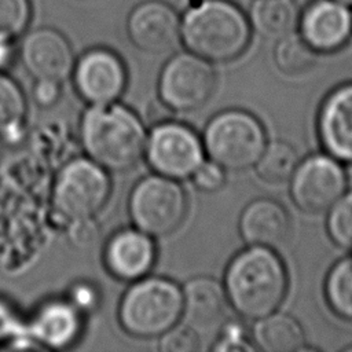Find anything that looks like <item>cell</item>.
I'll return each mask as SVG.
<instances>
[{
  "label": "cell",
  "mask_w": 352,
  "mask_h": 352,
  "mask_svg": "<svg viewBox=\"0 0 352 352\" xmlns=\"http://www.w3.org/2000/svg\"><path fill=\"white\" fill-rule=\"evenodd\" d=\"M228 304L245 319L275 312L287 292V272L274 249L249 246L228 264L224 278Z\"/></svg>",
  "instance_id": "obj_1"
},
{
  "label": "cell",
  "mask_w": 352,
  "mask_h": 352,
  "mask_svg": "<svg viewBox=\"0 0 352 352\" xmlns=\"http://www.w3.org/2000/svg\"><path fill=\"white\" fill-rule=\"evenodd\" d=\"M82 147L94 162L106 170L132 169L146 154L147 133L129 109L117 104H92L80 126Z\"/></svg>",
  "instance_id": "obj_2"
},
{
  "label": "cell",
  "mask_w": 352,
  "mask_h": 352,
  "mask_svg": "<svg viewBox=\"0 0 352 352\" xmlns=\"http://www.w3.org/2000/svg\"><path fill=\"white\" fill-rule=\"evenodd\" d=\"M180 36L187 50L209 62H230L246 50L250 23L228 0H202L180 19Z\"/></svg>",
  "instance_id": "obj_3"
},
{
  "label": "cell",
  "mask_w": 352,
  "mask_h": 352,
  "mask_svg": "<svg viewBox=\"0 0 352 352\" xmlns=\"http://www.w3.org/2000/svg\"><path fill=\"white\" fill-rule=\"evenodd\" d=\"M183 314L182 289L164 278H140L124 294L118 320L136 338H155L177 324Z\"/></svg>",
  "instance_id": "obj_4"
},
{
  "label": "cell",
  "mask_w": 352,
  "mask_h": 352,
  "mask_svg": "<svg viewBox=\"0 0 352 352\" xmlns=\"http://www.w3.org/2000/svg\"><path fill=\"white\" fill-rule=\"evenodd\" d=\"M204 148L224 170H245L256 165L267 146L263 124L245 110L216 114L204 132Z\"/></svg>",
  "instance_id": "obj_5"
},
{
  "label": "cell",
  "mask_w": 352,
  "mask_h": 352,
  "mask_svg": "<svg viewBox=\"0 0 352 352\" xmlns=\"http://www.w3.org/2000/svg\"><path fill=\"white\" fill-rule=\"evenodd\" d=\"M187 197L182 186L170 177L153 175L143 177L129 197V214L138 230L150 236H168L184 221Z\"/></svg>",
  "instance_id": "obj_6"
},
{
  "label": "cell",
  "mask_w": 352,
  "mask_h": 352,
  "mask_svg": "<svg viewBox=\"0 0 352 352\" xmlns=\"http://www.w3.org/2000/svg\"><path fill=\"white\" fill-rule=\"evenodd\" d=\"M111 183L107 170L91 158H76L59 173L52 201L56 212L69 221H85L107 204Z\"/></svg>",
  "instance_id": "obj_7"
},
{
  "label": "cell",
  "mask_w": 352,
  "mask_h": 352,
  "mask_svg": "<svg viewBox=\"0 0 352 352\" xmlns=\"http://www.w3.org/2000/svg\"><path fill=\"white\" fill-rule=\"evenodd\" d=\"M216 81V73L209 60L190 51L180 52L164 65L158 80V94L169 110L191 113L209 102Z\"/></svg>",
  "instance_id": "obj_8"
},
{
  "label": "cell",
  "mask_w": 352,
  "mask_h": 352,
  "mask_svg": "<svg viewBox=\"0 0 352 352\" xmlns=\"http://www.w3.org/2000/svg\"><path fill=\"white\" fill-rule=\"evenodd\" d=\"M346 175L338 160L329 154H314L298 162L290 177V195L296 206L307 213L329 210L345 192Z\"/></svg>",
  "instance_id": "obj_9"
},
{
  "label": "cell",
  "mask_w": 352,
  "mask_h": 352,
  "mask_svg": "<svg viewBox=\"0 0 352 352\" xmlns=\"http://www.w3.org/2000/svg\"><path fill=\"white\" fill-rule=\"evenodd\" d=\"M146 155L158 175L177 180L192 176L204 162L205 148L198 135L188 126L161 122L147 138Z\"/></svg>",
  "instance_id": "obj_10"
},
{
  "label": "cell",
  "mask_w": 352,
  "mask_h": 352,
  "mask_svg": "<svg viewBox=\"0 0 352 352\" xmlns=\"http://www.w3.org/2000/svg\"><path fill=\"white\" fill-rule=\"evenodd\" d=\"M180 23L172 6L161 0H146L128 15L126 32L139 51L160 55L172 51L182 40Z\"/></svg>",
  "instance_id": "obj_11"
},
{
  "label": "cell",
  "mask_w": 352,
  "mask_h": 352,
  "mask_svg": "<svg viewBox=\"0 0 352 352\" xmlns=\"http://www.w3.org/2000/svg\"><path fill=\"white\" fill-rule=\"evenodd\" d=\"M74 85L80 96L91 104L113 103L126 84V72L121 59L104 48L85 52L73 69Z\"/></svg>",
  "instance_id": "obj_12"
},
{
  "label": "cell",
  "mask_w": 352,
  "mask_h": 352,
  "mask_svg": "<svg viewBox=\"0 0 352 352\" xmlns=\"http://www.w3.org/2000/svg\"><path fill=\"white\" fill-rule=\"evenodd\" d=\"M19 54L23 67L34 80L62 82L73 73L76 65L70 43L51 28L30 32L23 38Z\"/></svg>",
  "instance_id": "obj_13"
},
{
  "label": "cell",
  "mask_w": 352,
  "mask_h": 352,
  "mask_svg": "<svg viewBox=\"0 0 352 352\" xmlns=\"http://www.w3.org/2000/svg\"><path fill=\"white\" fill-rule=\"evenodd\" d=\"M301 37L316 52H334L352 36V11L337 0H315L298 21Z\"/></svg>",
  "instance_id": "obj_14"
},
{
  "label": "cell",
  "mask_w": 352,
  "mask_h": 352,
  "mask_svg": "<svg viewBox=\"0 0 352 352\" xmlns=\"http://www.w3.org/2000/svg\"><path fill=\"white\" fill-rule=\"evenodd\" d=\"M318 133L329 155L352 164V82L336 88L324 99L318 116Z\"/></svg>",
  "instance_id": "obj_15"
},
{
  "label": "cell",
  "mask_w": 352,
  "mask_h": 352,
  "mask_svg": "<svg viewBox=\"0 0 352 352\" xmlns=\"http://www.w3.org/2000/svg\"><path fill=\"white\" fill-rule=\"evenodd\" d=\"M239 232L249 246L276 249L290 236V216L279 202L257 198L248 204L241 213Z\"/></svg>",
  "instance_id": "obj_16"
},
{
  "label": "cell",
  "mask_w": 352,
  "mask_h": 352,
  "mask_svg": "<svg viewBox=\"0 0 352 352\" xmlns=\"http://www.w3.org/2000/svg\"><path fill=\"white\" fill-rule=\"evenodd\" d=\"M155 261V245L140 230H122L111 236L104 250L107 270L118 279L138 280L147 275Z\"/></svg>",
  "instance_id": "obj_17"
},
{
  "label": "cell",
  "mask_w": 352,
  "mask_h": 352,
  "mask_svg": "<svg viewBox=\"0 0 352 352\" xmlns=\"http://www.w3.org/2000/svg\"><path fill=\"white\" fill-rule=\"evenodd\" d=\"M183 319L199 336L212 331L224 319L228 305L224 286L213 278L197 276L183 290Z\"/></svg>",
  "instance_id": "obj_18"
},
{
  "label": "cell",
  "mask_w": 352,
  "mask_h": 352,
  "mask_svg": "<svg viewBox=\"0 0 352 352\" xmlns=\"http://www.w3.org/2000/svg\"><path fill=\"white\" fill-rule=\"evenodd\" d=\"M81 330L78 309L72 302L52 301L44 305L32 323V334L48 348L72 345Z\"/></svg>",
  "instance_id": "obj_19"
},
{
  "label": "cell",
  "mask_w": 352,
  "mask_h": 352,
  "mask_svg": "<svg viewBox=\"0 0 352 352\" xmlns=\"http://www.w3.org/2000/svg\"><path fill=\"white\" fill-rule=\"evenodd\" d=\"M252 338L256 348L264 352H294L304 346V331L290 315L272 312L257 319Z\"/></svg>",
  "instance_id": "obj_20"
},
{
  "label": "cell",
  "mask_w": 352,
  "mask_h": 352,
  "mask_svg": "<svg viewBox=\"0 0 352 352\" xmlns=\"http://www.w3.org/2000/svg\"><path fill=\"white\" fill-rule=\"evenodd\" d=\"M300 14L293 0H254L250 26L265 38H280L298 25Z\"/></svg>",
  "instance_id": "obj_21"
},
{
  "label": "cell",
  "mask_w": 352,
  "mask_h": 352,
  "mask_svg": "<svg viewBox=\"0 0 352 352\" xmlns=\"http://www.w3.org/2000/svg\"><path fill=\"white\" fill-rule=\"evenodd\" d=\"M318 54L301 34L289 33L280 38L274 50L276 67L286 76H300L309 72L318 62Z\"/></svg>",
  "instance_id": "obj_22"
},
{
  "label": "cell",
  "mask_w": 352,
  "mask_h": 352,
  "mask_svg": "<svg viewBox=\"0 0 352 352\" xmlns=\"http://www.w3.org/2000/svg\"><path fill=\"white\" fill-rule=\"evenodd\" d=\"M298 162V155L293 146L286 142L275 140L265 146L254 166L261 180L279 184L292 177Z\"/></svg>",
  "instance_id": "obj_23"
},
{
  "label": "cell",
  "mask_w": 352,
  "mask_h": 352,
  "mask_svg": "<svg viewBox=\"0 0 352 352\" xmlns=\"http://www.w3.org/2000/svg\"><path fill=\"white\" fill-rule=\"evenodd\" d=\"M326 301L336 315L352 322V257L337 261L324 282Z\"/></svg>",
  "instance_id": "obj_24"
},
{
  "label": "cell",
  "mask_w": 352,
  "mask_h": 352,
  "mask_svg": "<svg viewBox=\"0 0 352 352\" xmlns=\"http://www.w3.org/2000/svg\"><path fill=\"white\" fill-rule=\"evenodd\" d=\"M26 100L19 85L0 72V136L10 138L21 131Z\"/></svg>",
  "instance_id": "obj_25"
},
{
  "label": "cell",
  "mask_w": 352,
  "mask_h": 352,
  "mask_svg": "<svg viewBox=\"0 0 352 352\" xmlns=\"http://www.w3.org/2000/svg\"><path fill=\"white\" fill-rule=\"evenodd\" d=\"M326 228L337 246L352 250V190L344 192L329 209Z\"/></svg>",
  "instance_id": "obj_26"
},
{
  "label": "cell",
  "mask_w": 352,
  "mask_h": 352,
  "mask_svg": "<svg viewBox=\"0 0 352 352\" xmlns=\"http://www.w3.org/2000/svg\"><path fill=\"white\" fill-rule=\"evenodd\" d=\"M30 0H0V36L14 40L21 36L30 21Z\"/></svg>",
  "instance_id": "obj_27"
},
{
  "label": "cell",
  "mask_w": 352,
  "mask_h": 352,
  "mask_svg": "<svg viewBox=\"0 0 352 352\" xmlns=\"http://www.w3.org/2000/svg\"><path fill=\"white\" fill-rule=\"evenodd\" d=\"M160 349L164 352H194L199 349V334L188 324L173 326L160 336Z\"/></svg>",
  "instance_id": "obj_28"
},
{
  "label": "cell",
  "mask_w": 352,
  "mask_h": 352,
  "mask_svg": "<svg viewBox=\"0 0 352 352\" xmlns=\"http://www.w3.org/2000/svg\"><path fill=\"white\" fill-rule=\"evenodd\" d=\"M192 182L195 187L205 192H214L220 190L226 183V173L224 169L213 162L212 160L209 162H202L195 172L192 173Z\"/></svg>",
  "instance_id": "obj_29"
},
{
  "label": "cell",
  "mask_w": 352,
  "mask_h": 352,
  "mask_svg": "<svg viewBox=\"0 0 352 352\" xmlns=\"http://www.w3.org/2000/svg\"><path fill=\"white\" fill-rule=\"evenodd\" d=\"M214 351H249L253 346L246 341L239 324H230L213 346Z\"/></svg>",
  "instance_id": "obj_30"
},
{
  "label": "cell",
  "mask_w": 352,
  "mask_h": 352,
  "mask_svg": "<svg viewBox=\"0 0 352 352\" xmlns=\"http://www.w3.org/2000/svg\"><path fill=\"white\" fill-rule=\"evenodd\" d=\"M60 82L51 80H36L33 88V99L41 107L54 106L60 96Z\"/></svg>",
  "instance_id": "obj_31"
},
{
  "label": "cell",
  "mask_w": 352,
  "mask_h": 352,
  "mask_svg": "<svg viewBox=\"0 0 352 352\" xmlns=\"http://www.w3.org/2000/svg\"><path fill=\"white\" fill-rule=\"evenodd\" d=\"M21 330V323L12 307H10L4 300H0V342L16 336Z\"/></svg>",
  "instance_id": "obj_32"
},
{
  "label": "cell",
  "mask_w": 352,
  "mask_h": 352,
  "mask_svg": "<svg viewBox=\"0 0 352 352\" xmlns=\"http://www.w3.org/2000/svg\"><path fill=\"white\" fill-rule=\"evenodd\" d=\"M95 289L89 285H77L72 290V304L80 309H92L95 307Z\"/></svg>",
  "instance_id": "obj_33"
},
{
  "label": "cell",
  "mask_w": 352,
  "mask_h": 352,
  "mask_svg": "<svg viewBox=\"0 0 352 352\" xmlns=\"http://www.w3.org/2000/svg\"><path fill=\"white\" fill-rule=\"evenodd\" d=\"M14 58V45L12 40L0 36V72L10 66Z\"/></svg>",
  "instance_id": "obj_34"
},
{
  "label": "cell",
  "mask_w": 352,
  "mask_h": 352,
  "mask_svg": "<svg viewBox=\"0 0 352 352\" xmlns=\"http://www.w3.org/2000/svg\"><path fill=\"white\" fill-rule=\"evenodd\" d=\"M337 1H340V3H342L345 6H348V7H352V0H337Z\"/></svg>",
  "instance_id": "obj_35"
},
{
  "label": "cell",
  "mask_w": 352,
  "mask_h": 352,
  "mask_svg": "<svg viewBox=\"0 0 352 352\" xmlns=\"http://www.w3.org/2000/svg\"><path fill=\"white\" fill-rule=\"evenodd\" d=\"M81 1H94V0H81Z\"/></svg>",
  "instance_id": "obj_36"
}]
</instances>
